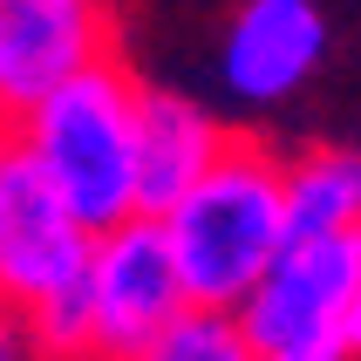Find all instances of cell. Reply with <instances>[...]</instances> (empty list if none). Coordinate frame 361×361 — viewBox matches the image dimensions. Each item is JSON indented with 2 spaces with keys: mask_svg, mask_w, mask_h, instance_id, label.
<instances>
[{
  "mask_svg": "<svg viewBox=\"0 0 361 361\" xmlns=\"http://www.w3.org/2000/svg\"><path fill=\"white\" fill-rule=\"evenodd\" d=\"M20 321L35 334L41 361H96V314H89V280H68L20 307Z\"/></svg>",
  "mask_w": 361,
  "mask_h": 361,
  "instance_id": "obj_10",
  "label": "cell"
},
{
  "mask_svg": "<svg viewBox=\"0 0 361 361\" xmlns=\"http://www.w3.org/2000/svg\"><path fill=\"white\" fill-rule=\"evenodd\" d=\"M0 123H7V109H0Z\"/></svg>",
  "mask_w": 361,
  "mask_h": 361,
  "instance_id": "obj_15",
  "label": "cell"
},
{
  "mask_svg": "<svg viewBox=\"0 0 361 361\" xmlns=\"http://www.w3.org/2000/svg\"><path fill=\"white\" fill-rule=\"evenodd\" d=\"M361 232V225H355ZM341 341H348V355H361V280H355V300H348V321H341Z\"/></svg>",
  "mask_w": 361,
  "mask_h": 361,
  "instance_id": "obj_14",
  "label": "cell"
},
{
  "mask_svg": "<svg viewBox=\"0 0 361 361\" xmlns=\"http://www.w3.org/2000/svg\"><path fill=\"white\" fill-rule=\"evenodd\" d=\"M355 280H361V232L286 239L266 259V273L245 286L232 321H239L252 355H266V348H307V341H341Z\"/></svg>",
  "mask_w": 361,
  "mask_h": 361,
  "instance_id": "obj_4",
  "label": "cell"
},
{
  "mask_svg": "<svg viewBox=\"0 0 361 361\" xmlns=\"http://www.w3.org/2000/svg\"><path fill=\"white\" fill-rule=\"evenodd\" d=\"M0 361H41L35 334H27V321H20L14 307H0Z\"/></svg>",
  "mask_w": 361,
  "mask_h": 361,
  "instance_id": "obj_12",
  "label": "cell"
},
{
  "mask_svg": "<svg viewBox=\"0 0 361 361\" xmlns=\"http://www.w3.org/2000/svg\"><path fill=\"white\" fill-rule=\"evenodd\" d=\"M89 225L55 198L41 164L0 130V307H35L41 293L82 280L89 266Z\"/></svg>",
  "mask_w": 361,
  "mask_h": 361,
  "instance_id": "obj_5",
  "label": "cell"
},
{
  "mask_svg": "<svg viewBox=\"0 0 361 361\" xmlns=\"http://www.w3.org/2000/svg\"><path fill=\"white\" fill-rule=\"evenodd\" d=\"M164 239L184 273L191 307L232 314L245 300V286L266 273V259L286 245V198H280V157L259 143L225 137L191 191L178 204H164Z\"/></svg>",
  "mask_w": 361,
  "mask_h": 361,
  "instance_id": "obj_2",
  "label": "cell"
},
{
  "mask_svg": "<svg viewBox=\"0 0 361 361\" xmlns=\"http://www.w3.org/2000/svg\"><path fill=\"white\" fill-rule=\"evenodd\" d=\"M82 280H89V314H96V361L137 355L191 307L157 212H130V219L102 225L89 239Z\"/></svg>",
  "mask_w": 361,
  "mask_h": 361,
  "instance_id": "obj_3",
  "label": "cell"
},
{
  "mask_svg": "<svg viewBox=\"0 0 361 361\" xmlns=\"http://www.w3.org/2000/svg\"><path fill=\"white\" fill-rule=\"evenodd\" d=\"M327 55V20L314 0H245L225 27V89L239 102L293 96Z\"/></svg>",
  "mask_w": 361,
  "mask_h": 361,
  "instance_id": "obj_7",
  "label": "cell"
},
{
  "mask_svg": "<svg viewBox=\"0 0 361 361\" xmlns=\"http://www.w3.org/2000/svg\"><path fill=\"white\" fill-rule=\"evenodd\" d=\"M252 361H355L341 341H307V348H266V355H252Z\"/></svg>",
  "mask_w": 361,
  "mask_h": 361,
  "instance_id": "obj_13",
  "label": "cell"
},
{
  "mask_svg": "<svg viewBox=\"0 0 361 361\" xmlns=\"http://www.w3.org/2000/svg\"><path fill=\"white\" fill-rule=\"evenodd\" d=\"M225 150V130L212 109L171 89H137V212L178 204Z\"/></svg>",
  "mask_w": 361,
  "mask_h": 361,
  "instance_id": "obj_8",
  "label": "cell"
},
{
  "mask_svg": "<svg viewBox=\"0 0 361 361\" xmlns=\"http://www.w3.org/2000/svg\"><path fill=\"white\" fill-rule=\"evenodd\" d=\"M109 0H0V109L48 96L75 68L116 55Z\"/></svg>",
  "mask_w": 361,
  "mask_h": 361,
  "instance_id": "obj_6",
  "label": "cell"
},
{
  "mask_svg": "<svg viewBox=\"0 0 361 361\" xmlns=\"http://www.w3.org/2000/svg\"><path fill=\"white\" fill-rule=\"evenodd\" d=\"M123 361H252V348H245V334H239L232 314L184 307L157 341H143L137 355H123Z\"/></svg>",
  "mask_w": 361,
  "mask_h": 361,
  "instance_id": "obj_11",
  "label": "cell"
},
{
  "mask_svg": "<svg viewBox=\"0 0 361 361\" xmlns=\"http://www.w3.org/2000/svg\"><path fill=\"white\" fill-rule=\"evenodd\" d=\"M286 198V239H321V232H355L361 225V157L355 150H307L280 164Z\"/></svg>",
  "mask_w": 361,
  "mask_h": 361,
  "instance_id": "obj_9",
  "label": "cell"
},
{
  "mask_svg": "<svg viewBox=\"0 0 361 361\" xmlns=\"http://www.w3.org/2000/svg\"><path fill=\"white\" fill-rule=\"evenodd\" d=\"M0 130L41 164L55 198L89 232L137 212V82L116 68V55L75 68L48 96L20 102Z\"/></svg>",
  "mask_w": 361,
  "mask_h": 361,
  "instance_id": "obj_1",
  "label": "cell"
}]
</instances>
